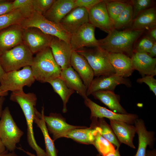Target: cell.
<instances>
[{
    "label": "cell",
    "instance_id": "cell-18",
    "mask_svg": "<svg viewBox=\"0 0 156 156\" xmlns=\"http://www.w3.org/2000/svg\"><path fill=\"white\" fill-rule=\"evenodd\" d=\"M71 66L79 75L87 89L94 77L93 71L85 58L73 51L70 59Z\"/></svg>",
    "mask_w": 156,
    "mask_h": 156
},
{
    "label": "cell",
    "instance_id": "cell-36",
    "mask_svg": "<svg viewBox=\"0 0 156 156\" xmlns=\"http://www.w3.org/2000/svg\"><path fill=\"white\" fill-rule=\"evenodd\" d=\"M129 2L133 9L132 21L144 11L154 7L155 4V1L152 0H132Z\"/></svg>",
    "mask_w": 156,
    "mask_h": 156
},
{
    "label": "cell",
    "instance_id": "cell-24",
    "mask_svg": "<svg viewBox=\"0 0 156 156\" xmlns=\"http://www.w3.org/2000/svg\"><path fill=\"white\" fill-rule=\"evenodd\" d=\"M69 88L78 93L84 99L87 98V89L80 77L71 66L62 70L60 77Z\"/></svg>",
    "mask_w": 156,
    "mask_h": 156
},
{
    "label": "cell",
    "instance_id": "cell-50",
    "mask_svg": "<svg viewBox=\"0 0 156 156\" xmlns=\"http://www.w3.org/2000/svg\"><path fill=\"white\" fill-rule=\"evenodd\" d=\"M18 148L20 150H21L23 151L24 152L26 153L27 155L29 156H36L34 154H33L28 151H26L24 150L21 147H19Z\"/></svg>",
    "mask_w": 156,
    "mask_h": 156
},
{
    "label": "cell",
    "instance_id": "cell-19",
    "mask_svg": "<svg viewBox=\"0 0 156 156\" xmlns=\"http://www.w3.org/2000/svg\"><path fill=\"white\" fill-rule=\"evenodd\" d=\"M109 120L110 125L120 143L135 148L133 142L136 133L135 126L121 121Z\"/></svg>",
    "mask_w": 156,
    "mask_h": 156
},
{
    "label": "cell",
    "instance_id": "cell-21",
    "mask_svg": "<svg viewBox=\"0 0 156 156\" xmlns=\"http://www.w3.org/2000/svg\"><path fill=\"white\" fill-rule=\"evenodd\" d=\"M75 8V0H55L44 16L51 21L60 23L69 12Z\"/></svg>",
    "mask_w": 156,
    "mask_h": 156
},
{
    "label": "cell",
    "instance_id": "cell-29",
    "mask_svg": "<svg viewBox=\"0 0 156 156\" xmlns=\"http://www.w3.org/2000/svg\"><path fill=\"white\" fill-rule=\"evenodd\" d=\"M97 131L96 128L91 126L89 127L76 128L70 131L64 137L71 139L81 143L92 144Z\"/></svg>",
    "mask_w": 156,
    "mask_h": 156
},
{
    "label": "cell",
    "instance_id": "cell-40",
    "mask_svg": "<svg viewBox=\"0 0 156 156\" xmlns=\"http://www.w3.org/2000/svg\"><path fill=\"white\" fill-rule=\"evenodd\" d=\"M102 1V0H75V3L76 8H83L88 11Z\"/></svg>",
    "mask_w": 156,
    "mask_h": 156
},
{
    "label": "cell",
    "instance_id": "cell-44",
    "mask_svg": "<svg viewBox=\"0 0 156 156\" xmlns=\"http://www.w3.org/2000/svg\"><path fill=\"white\" fill-rule=\"evenodd\" d=\"M145 156H156L155 149L151 150H146Z\"/></svg>",
    "mask_w": 156,
    "mask_h": 156
},
{
    "label": "cell",
    "instance_id": "cell-31",
    "mask_svg": "<svg viewBox=\"0 0 156 156\" xmlns=\"http://www.w3.org/2000/svg\"><path fill=\"white\" fill-rule=\"evenodd\" d=\"M92 145L95 147L99 154L103 156L114 152L116 149L115 147L105 138L98 130L95 135Z\"/></svg>",
    "mask_w": 156,
    "mask_h": 156
},
{
    "label": "cell",
    "instance_id": "cell-28",
    "mask_svg": "<svg viewBox=\"0 0 156 156\" xmlns=\"http://www.w3.org/2000/svg\"><path fill=\"white\" fill-rule=\"evenodd\" d=\"M90 126L96 128L100 134L116 149H119L121 143L118 140L110 125H109L104 118L91 119Z\"/></svg>",
    "mask_w": 156,
    "mask_h": 156
},
{
    "label": "cell",
    "instance_id": "cell-22",
    "mask_svg": "<svg viewBox=\"0 0 156 156\" xmlns=\"http://www.w3.org/2000/svg\"><path fill=\"white\" fill-rule=\"evenodd\" d=\"M22 28L19 24L0 34V56L22 42Z\"/></svg>",
    "mask_w": 156,
    "mask_h": 156
},
{
    "label": "cell",
    "instance_id": "cell-5",
    "mask_svg": "<svg viewBox=\"0 0 156 156\" xmlns=\"http://www.w3.org/2000/svg\"><path fill=\"white\" fill-rule=\"evenodd\" d=\"M75 51L86 60L93 71L94 76L115 74L109 60L108 52L100 47H84Z\"/></svg>",
    "mask_w": 156,
    "mask_h": 156
},
{
    "label": "cell",
    "instance_id": "cell-16",
    "mask_svg": "<svg viewBox=\"0 0 156 156\" xmlns=\"http://www.w3.org/2000/svg\"><path fill=\"white\" fill-rule=\"evenodd\" d=\"M88 22V11L84 8L78 7L69 12L60 23L71 35Z\"/></svg>",
    "mask_w": 156,
    "mask_h": 156
},
{
    "label": "cell",
    "instance_id": "cell-11",
    "mask_svg": "<svg viewBox=\"0 0 156 156\" xmlns=\"http://www.w3.org/2000/svg\"><path fill=\"white\" fill-rule=\"evenodd\" d=\"M95 28L88 22L71 35L70 44L73 51L84 47L99 46V40L95 36Z\"/></svg>",
    "mask_w": 156,
    "mask_h": 156
},
{
    "label": "cell",
    "instance_id": "cell-23",
    "mask_svg": "<svg viewBox=\"0 0 156 156\" xmlns=\"http://www.w3.org/2000/svg\"><path fill=\"white\" fill-rule=\"evenodd\" d=\"M108 56L116 75L125 78L132 75L134 70L131 57L121 53L108 52Z\"/></svg>",
    "mask_w": 156,
    "mask_h": 156
},
{
    "label": "cell",
    "instance_id": "cell-30",
    "mask_svg": "<svg viewBox=\"0 0 156 156\" xmlns=\"http://www.w3.org/2000/svg\"><path fill=\"white\" fill-rule=\"evenodd\" d=\"M49 83L52 87L55 92L61 98L63 103L62 112L66 113L67 111L66 105L69 99L75 91L69 88L60 77H57L49 81Z\"/></svg>",
    "mask_w": 156,
    "mask_h": 156
},
{
    "label": "cell",
    "instance_id": "cell-10",
    "mask_svg": "<svg viewBox=\"0 0 156 156\" xmlns=\"http://www.w3.org/2000/svg\"><path fill=\"white\" fill-rule=\"evenodd\" d=\"M53 37L36 28L22 29V40L33 54L49 47Z\"/></svg>",
    "mask_w": 156,
    "mask_h": 156
},
{
    "label": "cell",
    "instance_id": "cell-33",
    "mask_svg": "<svg viewBox=\"0 0 156 156\" xmlns=\"http://www.w3.org/2000/svg\"><path fill=\"white\" fill-rule=\"evenodd\" d=\"M24 18L19 10L16 9L0 15V30L15 24H19Z\"/></svg>",
    "mask_w": 156,
    "mask_h": 156
},
{
    "label": "cell",
    "instance_id": "cell-51",
    "mask_svg": "<svg viewBox=\"0 0 156 156\" xmlns=\"http://www.w3.org/2000/svg\"><path fill=\"white\" fill-rule=\"evenodd\" d=\"M8 94V92H4L2 91L1 89L0 86V97L5 96H7Z\"/></svg>",
    "mask_w": 156,
    "mask_h": 156
},
{
    "label": "cell",
    "instance_id": "cell-38",
    "mask_svg": "<svg viewBox=\"0 0 156 156\" xmlns=\"http://www.w3.org/2000/svg\"><path fill=\"white\" fill-rule=\"evenodd\" d=\"M54 1L55 0H34L35 11L44 16Z\"/></svg>",
    "mask_w": 156,
    "mask_h": 156
},
{
    "label": "cell",
    "instance_id": "cell-27",
    "mask_svg": "<svg viewBox=\"0 0 156 156\" xmlns=\"http://www.w3.org/2000/svg\"><path fill=\"white\" fill-rule=\"evenodd\" d=\"M44 108H42L41 113L36 109L34 122L41 130L44 140L46 156H58V151L56 148L54 141L49 135L45 123L43 118Z\"/></svg>",
    "mask_w": 156,
    "mask_h": 156
},
{
    "label": "cell",
    "instance_id": "cell-3",
    "mask_svg": "<svg viewBox=\"0 0 156 156\" xmlns=\"http://www.w3.org/2000/svg\"><path fill=\"white\" fill-rule=\"evenodd\" d=\"M31 67L36 80L43 83L60 77L62 71L49 47L37 53Z\"/></svg>",
    "mask_w": 156,
    "mask_h": 156
},
{
    "label": "cell",
    "instance_id": "cell-42",
    "mask_svg": "<svg viewBox=\"0 0 156 156\" xmlns=\"http://www.w3.org/2000/svg\"><path fill=\"white\" fill-rule=\"evenodd\" d=\"M148 31L146 35L154 41L156 42V27Z\"/></svg>",
    "mask_w": 156,
    "mask_h": 156
},
{
    "label": "cell",
    "instance_id": "cell-26",
    "mask_svg": "<svg viewBox=\"0 0 156 156\" xmlns=\"http://www.w3.org/2000/svg\"><path fill=\"white\" fill-rule=\"evenodd\" d=\"M130 25L129 28L145 31L156 27V7H151L140 13L132 21Z\"/></svg>",
    "mask_w": 156,
    "mask_h": 156
},
{
    "label": "cell",
    "instance_id": "cell-48",
    "mask_svg": "<svg viewBox=\"0 0 156 156\" xmlns=\"http://www.w3.org/2000/svg\"><path fill=\"white\" fill-rule=\"evenodd\" d=\"M7 150L0 138V155L4 153Z\"/></svg>",
    "mask_w": 156,
    "mask_h": 156
},
{
    "label": "cell",
    "instance_id": "cell-46",
    "mask_svg": "<svg viewBox=\"0 0 156 156\" xmlns=\"http://www.w3.org/2000/svg\"><path fill=\"white\" fill-rule=\"evenodd\" d=\"M5 100V96L0 97V120L3 110H2L3 106Z\"/></svg>",
    "mask_w": 156,
    "mask_h": 156
},
{
    "label": "cell",
    "instance_id": "cell-49",
    "mask_svg": "<svg viewBox=\"0 0 156 156\" xmlns=\"http://www.w3.org/2000/svg\"><path fill=\"white\" fill-rule=\"evenodd\" d=\"M5 73L3 69L0 65V83L1 82L2 78L5 75Z\"/></svg>",
    "mask_w": 156,
    "mask_h": 156
},
{
    "label": "cell",
    "instance_id": "cell-1",
    "mask_svg": "<svg viewBox=\"0 0 156 156\" xmlns=\"http://www.w3.org/2000/svg\"><path fill=\"white\" fill-rule=\"evenodd\" d=\"M145 31L129 28L114 29L105 38L99 40L98 47L108 52L122 53L131 57L135 42Z\"/></svg>",
    "mask_w": 156,
    "mask_h": 156
},
{
    "label": "cell",
    "instance_id": "cell-9",
    "mask_svg": "<svg viewBox=\"0 0 156 156\" xmlns=\"http://www.w3.org/2000/svg\"><path fill=\"white\" fill-rule=\"evenodd\" d=\"M84 100L85 104L90 110L91 119L106 118L109 120L121 121L134 125L135 121L139 118L138 115L136 114H124L115 112L97 104L88 97Z\"/></svg>",
    "mask_w": 156,
    "mask_h": 156
},
{
    "label": "cell",
    "instance_id": "cell-13",
    "mask_svg": "<svg viewBox=\"0 0 156 156\" xmlns=\"http://www.w3.org/2000/svg\"><path fill=\"white\" fill-rule=\"evenodd\" d=\"M48 132L51 134L54 141L62 137L70 131L76 128L86 127L70 125L68 124L64 118L59 113H51L49 116H43Z\"/></svg>",
    "mask_w": 156,
    "mask_h": 156
},
{
    "label": "cell",
    "instance_id": "cell-32",
    "mask_svg": "<svg viewBox=\"0 0 156 156\" xmlns=\"http://www.w3.org/2000/svg\"><path fill=\"white\" fill-rule=\"evenodd\" d=\"M104 1L109 16L113 23L129 3V2L118 0Z\"/></svg>",
    "mask_w": 156,
    "mask_h": 156
},
{
    "label": "cell",
    "instance_id": "cell-43",
    "mask_svg": "<svg viewBox=\"0 0 156 156\" xmlns=\"http://www.w3.org/2000/svg\"><path fill=\"white\" fill-rule=\"evenodd\" d=\"M148 55L152 58H154L156 55V42H155L152 47Z\"/></svg>",
    "mask_w": 156,
    "mask_h": 156
},
{
    "label": "cell",
    "instance_id": "cell-37",
    "mask_svg": "<svg viewBox=\"0 0 156 156\" xmlns=\"http://www.w3.org/2000/svg\"><path fill=\"white\" fill-rule=\"evenodd\" d=\"M155 42L146 35L137 40L133 49V52L148 54Z\"/></svg>",
    "mask_w": 156,
    "mask_h": 156
},
{
    "label": "cell",
    "instance_id": "cell-25",
    "mask_svg": "<svg viewBox=\"0 0 156 156\" xmlns=\"http://www.w3.org/2000/svg\"><path fill=\"white\" fill-rule=\"evenodd\" d=\"M92 95L96 99L99 100L110 110L116 113L126 114L128 113L120 104V96L114 91L100 90L95 92Z\"/></svg>",
    "mask_w": 156,
    "mask_h": 156
},
{
    "label": "cell",
    "instance_id": "cell-47",
    "mask_svg": "<svg viewBox=\"0 0 156 156\" xmlns=\"http://www.w3.org/2000/svg\"><path fill=\"white\" fill-rule=\"evenodd\" d=\"M0 156H19L16 154L14 151L8 152V151L7 150L4 153L0 155Z\"/></svg>",
    "mask_w": 156,
    "mask_h": 156
},
{
    "label": "cell",
    "instance_id": "cell-6",
    "mask_svg": "<svg viewBox=\"0 0 156 156\" xmlns=\"http://www.w3.org/2000/svg\"><path fill=\"white\" fill-rule=\"evenodd\" d=\"M33 55L25 44H21L0 56V65L5 73L19 70L22 67L31 66Z\"/></svg>",
    "mask_w": 156,
    "mask_h": 156
},
{
    "label": "cell",
    "instance_id": "cell-7",
    "mask_svg": "<svg viewBox=\"0 0 156 156\" xmlns=\"http://www.w3.org/2000/svg\"><path fill=\"white\" fill-rule=\"evenodd\" d=\"M23 134L14 121L9 107H6L0 120V138L7 150L14 151Z\"/></svg>",
    "mask_w": 156,
    "mask_h": 156
},
{
    "label": "cell",
    "instance_id": "cell-35",
    "mask_svg": "<svg viewBox=\"0 0 156 156\" xmlns=\"http://www.w3.org/2000/svg\"><path fill=\"white\" fill-rule=\"evenodd\" d=\"M12 5L14 10H19L24 19L29 17L35 11L34 0H15L12 2Z\"/></svg>",
    "mask_w": 156,
    "mask_h": 156
},
{
    "label": "cell",
    "instance_id": "cell-45",
    "mask_svg": "<svg viewBox=\"0 0 156 156\" xmlns=\"http://www.w3.org/2000/svg\"><path fill=\"white\" fill-rule=\"evenodd\" d=\"M96 156H103L99 154L97 155ZM105 156H121L120 155L119 149H116L115 151L113 153H110Z\"/></svg>",
    "mask_w": 156,
    "mask_h": 156
},
{
    "label": "cell",
    "instance_id": "cell-15",
    "mask_svg": "<svg viewBox=\"0 0 156 156\" xmlns=\"http://www.w3.org/2000/svg\"><path fill=\"white\" fill-rule=\"evenodd\" d=\"M49 47L55 62L62 70L71 66L70 59L73 51L69 43L53 36Z\"/></svg>",
    "mask_w": 156,
    "mask_h": 156
},
{
    "label": "cell",
    "instance_id": "cell-41",
    "mask_svg": "<svg viewBox=\"0 0 156 156\" xmlns=\"http://www.w3.org/2000/svg\"><path fill=\"white\" fill-rule=\"evenodd\" d=\"M13 10L12 2L0 0V15L9 13Z\"/></svg>",
    "mask_w": 156,
    "mask_h": 156
},
{
    "label": "cell",
    "instance_id": "cell-12",
    "mask_svg": "<svg viewBox=\"0 0 156 156\" xmlns=\"http://www.w3.org/2000/svg\"><path fill=\"white\" fill-rule=\"evenodd\" d=\"M120 84H123L129 88L132 86L131 82L129 79L115 74L97 77L93 79L87 88L86 95L88 96L100 90L114 91L116 87Z\"/></svg>",
    "mask_w": 156,
    "mask_h": 156
},
{
    "label": "cell",
    "instance_id": "cell-17",
    "mask_svg": "<svg viewBox=\"0 0 156 156\" xmlns=\"http://www.w3.org/2000/svg\"><path fill=\"white\" fill-rule=\"evenodd\" d=\"M134 125L138 140L137 151L134 156H145L148 146L151 149L153 148L156 140L155 132L148 131L144 120L141 118L136 120Z\"/></svg>",
    "mask_w": 156,
    "mask_h": 156
},
{
    "label": "cell",
    "instance_id": "cell-14",
    "mask_svg": "<svg viewBox=\"0 0 156 156\" xmlns=\"http://www.w3.org/2000/svg\"><path fill=\"white\" fill-rule=\"evenodd\" d=\"M89 22L108 34L114 29L113 22L109 17L104 0L88 11Z\"/></svg>",
    "mask_w": 156,
    "mask_h": 156
},
{
    "label": "cell",
    "instance_id": "cell-20",
    "mask_svg": "<svg viewBox=\"0 0 156 156\" xmlns=\"http://www.w3.org/2000/svg\"><path fill=\"white\" fill-rule=\"evenodd\" d=\"M131 59L134 70H137L142 76L156 75V58L148 54L134 52Z\"/></svg>",
    "mask_w": 156,
    "mask_h": 156
},
{
    "label": "cell",
    "instance_id": "cell-34",
    "mask_svg": "<svg viewBox=\"0 0 156 156\" xmlns=\"http://www.w3.org/2000/svg\"><path fill=\"white\" fill-rule=\"evenodd\" d=\"M133 16L132 7L129 2L125 8L114 22V29L118 30L130 25Z\"/></svg>",
    "mask_w": 156,
    "mask_h": 156
},
{
    "label": "cell",
    "instance_id": "cell-2",
    "mask_svg": "<svg viewBox=\"0 0 156 156\" xmlns=\"http://www.w3.org/2000/svg\"><path fill=\"white\" fill-rule=\"evenodd\" d=\"M10 100L17 103L25 116L27 125V139L30 147L36 152V156H46L45 151L37 144L34 137L33 123L35 114L37 98L32 92L25 93L23 90L12 92Z\"/></svg>",
    "mask_w": 156,
    "mask_h": 156
},
{
    "label": "cell",
    "instance_id": "cell-39",
    "mask_svg": "<svg viewBox=\"0 0 156 156\" xmlns=\"http://www.w3.org/2000/svg\"><path fill=\"white\" fill-rule=\"evenodd\" d=\"M152 75H146L138 78L136 81L139 83H144L147 85L150 90L156 96V79Z\"/></svg>",
    "mask_w": 156,
    "mask_h": 156
},
{
    "label": "cell",
    "instance_id": "cell-8",
    "mask_svg": "<svg viewBox=\"0 0 156 156\" xmlns=\"http://www.w3.org/2000/svg\"><path fill=\"white\" fill-rule=\"evenodd\" d=\"M36 79L30 66L21 70L5 73L0 82L1 90L12 92L23 90L25 86L30 87Z\"/></svg>",
    "mask_w": 156,
    "mask_h": 156
},
{
    "label": "cell",
    "instance_id": "cell-4",
    "mask_svg": "<svg viewBox=\"0 0 156 156\" xmlns=\"http://www.w3.org/2000/svg\"><path fill=\"white\" fill-rule=\"evenodd\" d=\"M19 25L22 29L36 28L46 34L57 37L70 44L71 34L60 23L51 21L36 11L29 17L23 19Z\"/></svg>",
    "mask_w": 156,
    "mask_h": 156
}]
</instances>
